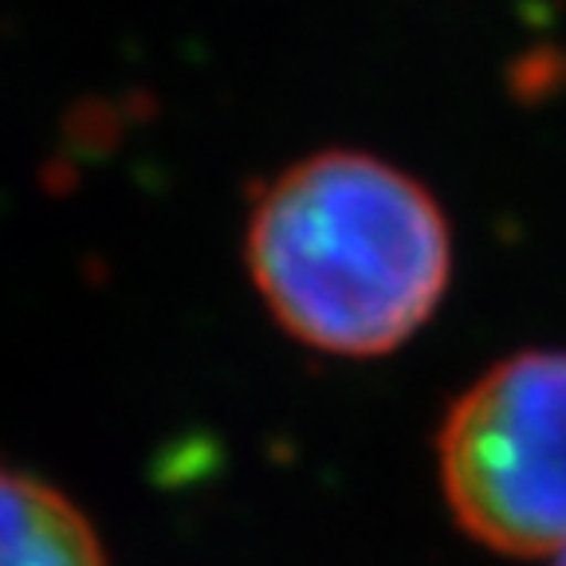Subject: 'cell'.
I'll use <instances>...</instances> for the list:
<instances>
[{"mask_svg":"<svg viewBox=\"0 0 566 566\" xmlns=\"http://www.w3.org/2000/svg\"><path fill=\"white\" fill-rule=\"evenodd\" d=\"M555 566H566V551H558V558H555Z\"/></svg>","mask_w":566,"mask_h":566,"instance_id":"obj_4","label":"cell"},{"mask_svg":"<svg viewBox=\"0 0 566 566\" xmlns=\"http://www.w3.org/2000/svg\"><path fill=\"white\" fill-rule=\"evenodd\" d=\"M437 469L469 539L512 558L566 551V350L500 358L449 406Z\"/></svg>","mask_w":566,"mask_h":566,"instance_id":"obj_2","label":"cell"},{"mask_svg":"<svg viewBox=\"0 0 566 566\" xmlns=\"http://www.w3.org/2000/svg\"><path fill=\"white\" fill-rule=\"evenodd\" d=\"M0 566H106V551L60 488L0 469Z\"/></svg>","mask_w":566,"mask_h":566,"instance_id":"obj_3","label":"cell"},{"mask_svg":"<svg viewBox=\"0 0 566 566\" xmlns=\"http://www.w3.org/2000/svg\"><path fill=\"white\" fill-rule=\"evenodd\" d=\"M244 256L256 295L295 343L378 358L437 315L452 229L413 174L363 150H318L256 189Z\"/></svg>","mask_w":566,"mask_h":566,"instance_id":"obj_1","label":"cell"}]
</instances>
